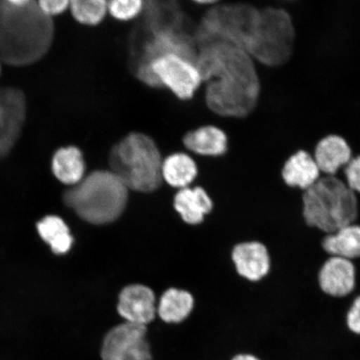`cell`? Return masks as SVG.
<instances>
[{
	"instance_id": "15",
	"label": "cell",
	"mask_w": 360,
	"mask_h": 360,
	"mask_svg": "<svg viewBox=\"0 0 360 360\" xmlns=\"http://www.w3.org/2000/svg\"><path fill=\"white\" fill-rule=\"evenodd\" d=\"M313 157L322 175L336 176L354 156L352 148L345 138L330 134L319 139Z\"/></svg>"
},
{
	"instance_id": "1",
	"label": "cell",
	"mask_w": 360,
	"mask_h": 360,
	"mask_svg": "<svg viewBox=\"0 0 360 360\" xmlns=\"http://www.w3.org/2000/svg\"><path fill=\"white\" fill-rule=\"evenodd\" d=\"M195 65L206 84L207 107L219 116L245 119L257 109L261 81L253 58L232 44L215 41L198 48Z\"/></svg>"
},
{
	"instance_id": "9",
	"label": "cell",
	"mask_w": 360,
	"mask_h": 360,
	"mask_svg": "<svg viewBox=\"0 0 360 360\" xmlns=\"http://www.w3.org/2000/svg\"><path fill=\"white\" fill-rule=\"evenodd\" d=\"M150 69L160 86L167 88L180 101H191L202 84L195 63L178 56L157 58Z\"/></svg>"
},
{
	"instance_id": "2",
	"label": "cell",
	"mask_w": 360,
	"mask_h": 360,
	"mask_svg": "<svg viewBox=\"0 0 360 360\" xmlns=\"http://www.w3.org/2000/svg\"><path fill=\"white\" fill-rule=\"evenodd\" d=\"M55 24L33 0H0V62L13 67L41 60L51 49Z\"/></svg>"
},
{
	"instance_id": "19",
	"label": "cell",
	"mask_w": 360,
	"mask_h": 360,
	"mask_svg": "<svg viewBox=\"0 0 360 360\" xmlns=\"http://www.w3.org/2000/svg\"><path fill=\"white\" fill-rule=\"evenodd\" d=\"M51 169L58 181L70 187L76 186L85 176L83 152L74 146L58 148L53 155Z\"/></svg>"
},
{
	"instance_id": "25",
	"label": "cell",
	"mask_w": 360,
	"mask_h": 360,
	"mask_svg": "<svg viewBox=\"0 0 360 360\" xmlns=\"http://www.w3.org/2000/svg\"><path fill=\"white\" fill-rule=\"evenodd\" d=\"M145 6L142 0H112L108 2V13L119 21H130L141 15Z\"/></svg>"
},
{
	"instance_id": "8",
	"label": "cell",
	"mask_w": 360,
	"mask_h": 360,
	"mask_svg": "<svg viewBox=\"0 0 360 360\" xmlns=\"http://www.w3.org/2000/svg\"><path fill=\"white\" fill-rule=\"evenodd\" d=\"M142 37L141 47L133 55L134 73L148 86L161 88L150 69L157 58L174 55L195 64L198 49L193 34L187 32L184 27H165Z\"/></svg>"
},
{
	"instance_id": "26",
	"label": "cell",
	"mask_w": 360,
	"mask_h": 360,
	"mask_svg": "<svg viewBox=\"0 0 360 360\" xmlns=\"http://www.w3.org/2000/svg\"><path fill=\"white\" fill-rule=\"evenodd\" d=\"M347 186L356 195H360V155L354 156L339 174Z\"/></svg>"
},
{
	"instance_id": "7",
	"label": "cell",
	"mask_w": 360,
	"mask_h": 360,
	"mask_svg": "<svg viewBox=\"0 0 360 360\" xmlns=\"http://www.w3.org/2000/svg\"><path fill=\"white\" fill-rule=\"evenodd\" d=\"M296 30L294 20L285 8H260L259 21L247 52L260 64L277 68L294 56Z\"/></svg>"
},
{
	"instance_id": "6",
	"label": "cell",
	"mask_w": 360,
	"mask_h": 360,
	"mask_svg": "<svg viewBox=\"0 0 360 360\" xmlns=\"http://www.w3.org/2000/svg\"><path fill=\"white\" fill-rule=\"evenodd\" d=\"M260 8L246 3L216 4L208 8L193 33L197 49L223 41L247 48L257 28ZM248 53V52H247Z\"/></svg>"
},
{
	"instance_id": "29",
	"label": "cell",
	"mask_w": 360,
	"mask_h": 360,
	"mask_svg": "<svg viewBox=\"0 0 360 360\" xmlns=\"http://www.w3.org/2000/svg\"><path fill=\"white\" fill-rule=\"evenodd\" d=\"M231 360H263L258 355L252 353H237Z\"/></svg>"
},
{
	"instance_id": "18",
	"label": "cell",
	"mask_w": 360,
	"mask_h": 360,
	"mask_svg": "<svg viewBox=\"0 0 360 360\" xmlns=\"http://www.w3.org/2000/svg\"><path fill=\"white\" fill-rule=\"evenodd\" d=\"M183 143L188 150L200 156L220 157L229 150V138L223 129L205 125L184 135Z\"/></svg>"
},
{
	"instance_id": "27",
	"label": "cell",
	"mask_w": 360,
	"mask_h": 360,
	"mask_svg": "<svg viewBox=\"0 0 360 360\" xmlns=\"http://www.w3.org/2000/svg\"><path fill=\"white\" fill-rule=\"evenodd\" d=\"M346 327L356 336H360V295H355L345 317Z\"/></svg>"
},
{
	"instance_id": "23",
	"label": "cell",
	"mask_w": 360,
	"mask_h": 360,
	"mask_svg": "<svg viewBox=\"0 0 360 360\" xmlns=\"http://www.w3.org/2000/svg\"><path fill=\"white\" fill-rule=\"evenodd\" d=\"M193 305L195 300L190 292L171 288L162 295L157 313L162 321L169 323H177L188 318L192 312Z\"/></svg>"
},
{
	"instance_id": "5",
	"label": "cell",
	"mask_w": 360,
	"mask_h": 360,
	"mask_svg": "<svg viewBox=\"0 0 360 360\" xmlns=\"http://www.w3.org/2000/svg\"><path fill=\"white\" fill-rule=\"evenodd\" d=\"M163 160L154 139L146 134L131 132L112 146L109 156L110 170L129 191L152 193L163 182Z\"/></svg>"
},
{
	"instance_id": "10",
	"label": "cell",
	"mask_w": 360,
	"mask_h": 360,
	"mask_svg": "<svg viewBox=\"0 0 360 360\" xmlns=\"http://www.w3.org/2000/svg\"><path fill=\"white\" fill-rule=\"evenodd\" d=\"M146 336V326L127 322L111 328L103 338L102 360H152Z\"/></svg>"
},
{
	"instance_id": "24",
	"label": "cell",
	"mask_w": 360,
	"mask_h": 360,
	"mask_svg": "<svg viewBox=\"0 0 360 360\" xmlns=\"http://www.w3.org/2000/svg\"><path fill=\"white\" fill-rule=\"evenodd\" d=\"M72 16L79 24L96 26L105 20L108 15V1L105 0H74L70 1Z\"/></svg>"
},
{
	"instance_id": "22",
	"label": "cell",
	"mask_w": 360,
	"mask_h": 360,
	"mask_svg": "<svg viewBox=\"0 0 360 360\" xmlns=\"http://www.w3.org/2000/svg\"><path fill=\"white\" fill-rule=\"evenodd\" d=\"M36 229L41 240L51 248L53 254L65 255L74 244L70 228L60 216H44L36 224Z\"/></svg>"
},
{
	"instance_id": "28",
	"label": "cell",
	"mask_w": 360,
	"mask_h": 360,
	"mask_svg": "<svg viewBox=\"0 0 360 360\" xmlns=\"http://www.w3.org/2000/svg\"><path fill=\"white\" fill-rule=\"evenodd\" d=\"M37 2L40 10L51 19L69 10L70 3L67 0H40Z\"/></svg>"
},
{
	"instance_id": "30",
	"label": "cell",
	"mask_w": 360,
	"mask_h": 360,
	"mask_svg": "<svg viewBox=\"0 0 360 360\" xmlns=\"http://www.w3.org/2000/svg\"><path fill=\"white\" fill-rule=\"evenodd\" d=\"M0 73H1V62H0Z\"/></svg>"
},
{
	"instance_id": "4",
	"label": "cell",
	"mask_w": 360,
	"mask_h": 360,
	"mask_svg": "<svg viewBox=\"0 0 360 360\" xmlns=\"http://www.w3.org/2000/svg\"><path fill=\"white\" fill-rule=\"evenodd\" d=\"M303 218L309 227L323 235L358 222L359 195L339 175H322L302 193Z\"/></svg>"
},
{
	"instance_id": "3",
	"label": "cell",
	"mask_w": 360,
	"mask_h": 360,
	"mask_svg": "<svg viewBox=\"0 0 360 360\" xmlns=\"http://www.w3.org/2000/svg\"><path fill=\"white\" fill-rule=\"evenodd\" d=\"M129 190L112 171L100 169L85 175L64 193L68 208L89 224L103 225L118 219L127 205Z\"/></svg>"
},
{
	"instance_id": "21",
	"label": "cell",
	"mask_w": 360,
	"mask_h": 360,
	"mask_svg": "<svg viewBox=\"0 0 360 360\" xmlns=\"http://www.w3.org/2000/svg\"><path fill=\"white\" fill-rule=\"evenodd\" d=\"M196 162L186 153L178 152L166 157L162 164V179L174 188H187L197 177Z\"/></svg>"
},
{
	"instance_id": "20",
	"label": "cell",
	"mask_w": 360,
	"mask_h": 360,
	"mask_svg": "<svg viewBox=\"0 0 360 360\" xmlns=\"http://www.w3.org/2000/svg\"><path fill=\"white\" fill-rule=\"evenodd\" d=\"M321 247L328 256L350 261L360 259V224L346 225L322 238Z\"/></svg>"
},
{
	"instance_id": "16",
	"label": "cell",
	"mask_w": 360,
	"mask_h": 360,
	"mask_svg": "<svg viewBox=\"0 0 360 360\" xmlns=\"http://www.w3.org/2000/svg\"><path fill=\"white\" fill-rule=\"evenodd\" d=\"M281 175L287 187L302 192L313 186L322 176L313 155L304 150L296 151L287 158Z\"/></svg>"
},
{
	"instance_id": "12",
	"label": "cell",
	"mask_w": 360,
	"mask_h": 360,
	"mask_svg": "<svg viewBox=\"0 0 360 360\" xmlns=\"http://www.w3.org/2000/svg\"><path fill=\"white\" fill-rule=\"evenodd\" d=\"M318 285L323 295L345 299L356 288V268L353 261L328 256L318 273Z\"/></svg>"
},
{
	"instance_id": "13",
	"label": "cell",
	"mask_w": 360,
	"mask_h": 360,
	"mask_svg": "<svg viewBox=\"0 0 360 360\" xmlns=\"http://www.w3.org/2000/svg\"><path fill=\"white\" fill-rule=\"evenodd\" d=\"M231 258L238 276L250 283H258L271 269V257L262 242L252 240L238 243L233 247Z\"/></svg>"
},
{
	"instance_id": "14",
	"label": "cell",
	"mask_w": 360,
	"mask_h": 360,
	"mask_svg": "<svg viewBox=\"0 0 360 360\" xmlns=\"http://www.w3.org/2000/svg\"><path fill=\"white\" fill-rule=\"evenodd\" d=\"M117 310L125 322L147 327L157 314L155 292L143 285L126 286L120 292Z\"/></svg>"
},
{
	"instance_id": "17",
	"label": "cell",
	"mask_w": 360,
	"mask_h": 360,
	"mask_svg": "<svg viewBox=\"0 0 360 360\" xmlns=\"http://www.w3.org/2000/svg\"><path fill=\"white\" fill-rule=\"evenodd\" d=\"M174 206L184 222L197 225L205 221L206 215L212 214L214 202L204 188L187 187L179 190L174 196Z\"/></svg>"
},
{
	"instance_id": "11",
	"label": "cell",
	"mask_w": 360,
	"mask_h": 360,
	"mask_svg": "<svg viewBox=\"0 0 360 360\" xmlns=\"http://www.w3.org/2000/svg\"><path fill=\"white\" fill-rule=\"evenodd\" d=\"M27 110V98L20 89L0 88V160L6 159L19 141Z\"/></svg>"
}]
</instances>
